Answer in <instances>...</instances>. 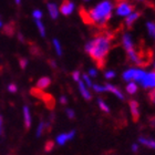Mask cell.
<instances>
[{
    "label": "cell",
    "mask_w": 155,
    "mask_h": 155,
    "mask_svg": "<svg viewBox=\"0 0 155 155\" xmlns=\"http://www.w3.org/2000/svg\"><path fill=\"white\" fill-rule=\"evenodd\" d=\"M113 39V33L109 32L107 30L104 29L101 30L100 32H97L95 38L85 45V51L95 61L99 69L104 68L105 57H107L109 51H110Z\"/></svg>",
    "instance_id": "obj_1"
},
{
    "label": "cell",
    "mask_w": 155,
    "mask_h": 155,
    "mask_svg": "<svg viewBox=\"0 0 155 155\" xmlns=\"http://www.w3.org/2000/svg\"><path fill=\"white\" fill-rule=\"evenodd\" d=\"M112 8L113 6L110 1H103L90 10H87L84 7H80L79 12L84 23L90 26H95L99 29L103 30L105 29L107 21L111 18Z\"/></svg>",
    "instance_id": "obj_2"
},
{
    "label": "cell",
    "mask_w": 155,
    "mask_h": 155,
    "mask_svg": "<svg viewBox=\"0 0 155 155\" xmlns=\"http://www.w3.org/2000/svg\"><path fill=\"white\" fill-rule=\"evenodd\" d=\"M135 6L129 2H117L116 3V12L119 16H130L133 12Z\"/></svg>",
    "instance_id": "obj_3"
},
{
    "label": "cell",
    "mask_w": 155,
    "mask_h": 155,
    "mask_svg": "<svg viewBox=\"0 0 155 155\" xmlns=\"http://www.w3.org/2000/svg\"><path fill=\"white\" fill-rule=\"evenodd\" d=\"M143 87L149 89V87H154L155 89V71L150 72L149 74H146L145 79L141 82Z\"/></svg>",
    "instance_id": "obj_4"
},
{
    "label": "cell",
    "mask_w": 155,
    "mask_h": 155,
    "mask_svg": "<svg viewBox=\"0 0 155 155\" xmlns=\"http://www.w3.org/2000/svg\"><path fill=\"white\" fill-rule=\"evenodd\" d=\"M73 9H74V5L71 1H63L61 7H60V11L64 16H69L73 11Z\"/></svg>",
    "instance_id": "obj_5"
},
{
    "label": "cell",
    "mask_w": 155,
    "mask_h": 155,
    "mask_svg": "<svg viewBox=\"0 0 155 155\" xmlns=\"http://www.w3.org/2000/svg\"><path fill=\"white\" fill-rule=\"evenodd\" d=\"M130 109H131V114H132L133 121L136 122L140 117V111H139V103L134 100L130 101Z\"/></svg>",
    "instance_id": "obj_6"
},
{
    "label": "cell",
    "mask_w": 155,
    "mask_h": 155,
    "mask_svg": "<svg viewBox=\"0 0 155 155\" xmlns=\"http://www.w3.org/2000/svg\"><path fill=\"white\" fill-rule=\"evenodd\" d=\"M41 100L45 102V107H48V109H50V110H52L53 107H54V104H55V101L54 99H53V97H52L51 94L49 93H43V95H42Z\"/></svg>",
    "instance_id": "obj_7"
},
{
    "label": "cell",
    "mask_w": 155,
    "mask_h": 155,
    "mask_svg": "<svg viewBox=\"0 0 155 155\" xmlns=\"http://www.w3.org/2000/svg\"><path fill=\"white\" fill-rule=\"evenodd\" d=\"M73 136H74V131H71L70 133H67V134H61V135L58 136L57 142H58L60 145H63L68 140H71Z\"/></svg>",
    "instance_id": "obj_8"
},
{
    "label": "cell",
    "mask_w": 155,
    "mask_h": 155,
    "mask_svg": "<svg viewBox=\"0 0 155 155\" xmlns=\"http://www.w3.org/2000/svg\"><path fill=\"white\" fill-rule=\"evenodd\" d=\"M140 16H141V12H132L130 16L126 17L125 23H126V26H127V28H131L132 25L135 22L136 19H137Z\"/></svg>",
    "instance_id": "obj_9"
},
{
    "label": "cell",
    "mask_w": 155,
    "mask_h": 155,
    "mask_svg": "<svg viewBox=\"0 0 155 155\" xmlns=\"http://www.w3.org/2000/svg\"><path fill=\"white\" fill-rule=\"evenodd\" d=\"M122 43H123V47L125 48L126 51H129L131 49H133V43H132V40H131V37L129 35H124L122 38Z\"/></svg>",
    "instance_id": "obj_10"
},
{
    "label": "cell",
    "mask_w": 155,
    "mask_h": 155,
    "mask_svg": "<svg viewBox=\"0 0 155 155\" xmlns=\"http://www.w3.org/2000/svg\"><path fill=\"white\" fill-rule=\"evenodd\" d=\"M51 83V80L49 79V78L45 77V78H41L40 80L38 81V83H37V87L42 90V89H45V87H48Z\"/></svg>",
    "instance_id": "obj_11"
},
{
    "label": "cell",
    "mask_w": 155,
    "mask_h": 155,
    "mask_svg": "<svg viewBox=\"0 0 155 155\" xmlns=\"http://www.w3.org/2000/svg\"><path fill=\"white\" fill-rule=\"evenodd\" d=\"M104 89H105V91H110V92H112V93H114L117 97H120V99H124V95H123L122 93H121V91L119 90V89H116L115 87H113V85H111V84H107L105 87H104Z\"/></svg>",
    "instance_id": "obj_12"
},
{
    "label": "cell",
    "mask_w": 155,
    "mask_h": 155,
    "mask_svg": "<svg viewBox=\"0 0 155 155\" xmlns=\"http://www.w3.org/2000/svg\"><path fill=\"white\" fill-rule=\"evenodd\" d=\"M2 32L8 37L13 36V33H15V23L10 22V23H8V25H6V26L3 27Z\"/></svg>",
    "instance_id": "obj_13"
},
{
    "label": "cell",
    "mask_w": 155,
    "mask_h": 155,
    "mask_svg": "<svg viewBox=\"0 0 155 155\" xmlns=\"http://www.w3.org/2000/svg\"><path fill=\"white\" fill-rule=\"evenodd\" d=\"M23 114H25V126L28 130L30 127V125H31V116H30L29 109L27 107H23Z\"/></svg>",
    "instance_id": "obj_14"
},
{
    "label": "cell",
    "mask_w": 155,
    "mask_h": 155,
    "mask_svg": "<svg viewBox=\"0 0 155 155\" xmlns=\"http://www.w3.org/2000/svg\"><path fill=\"white\" fill-rule=\"evenodd\" d=\"M79 89H80L81 93H82V95H83L84 99H87V100H91V99H92L91 94L89 93V91L85 89V87H84V83L82 82V81H79Z\"/></svg>",
    "instance_id": "obj_15"
},
{
    "label": "cell",
    "mask_w": 155,
    "mask_h": 155,
    "mask_svg": "<svg viewBox=\"0 0 155 155\" xmlns=\"http://www.w3.org/2000/svg\"><path fill=\"white\" fill-rule=\"evenodd\" d=\"M146 77V73L143 70H135V73H134V78L133 80L137 81V82H142Z\"/></svg>",
    "instance_id": "obj_16"
},
{
    "label": "cell",
    "mask_w": 155,
    "mask_h": 155,
    "mask_svg": "<svg viewBox=\"0 0 155 155\" xmlns=\"http://www.w3.org/2000/svg\"><path fill=\"white\" fill-rule=\"evenodd\" d=\"M48 9H49V12H50L51 18L57 19V17H58V8H57V6H55L54 3H49Z\"/></svg>",
    "instance_id": "obj_17"
},
{
    "label": "cell",
    "mask_w": 155,
    "mask_h": 155,
    "mask_svg": "<svg viewBox=\"0 0 155 155\" xmlns=\"http://www.w3.org/2000/svg\"><path fill=\"white\" fill-rule=\"evenodd\" d=\"M139 141H140V143H142L143 145L149 146V147H151V149L155 150V141H153V140L145 139V137H140Z\"/></svg>",
    "instance_id": "obj_18"
},
{
    "label": "cell",
    "mask_w": 155,
    "mask_h": 155,
    "mask_svg": "<svg viewBox=\"0 0 155 155\" xmlns=\"http://www.w3.org/2000/svg\"><path fill=\"white\" fill-rule=\"evenodd\" d=\"M135 70L136 69H130L127 71H125L123 73V79L125 81H131L133 80V78H134V73H135Z\"/></svg>",
    "instance_id": "obj_19"
},
{
    "label": "cell",
    "mask_w": 155,
    "mask_h": 155,
    "mask_svg": "<svg viewBox=\"0 0 155 155\" xmlns=\"http://www.w3.org/2000/svg\"><path fill=\"white\" fill-rule=\"evenodd\" d=\"M30 93H31V95H33L35 97L41 100V97H42V95H43L45 92H43L42 90H40V89H38V87H32L31 91H30Z\"/></svg>",
    "instance_id": "obj_20"
},
{
    "label": "cell",
    "mask_w": 155,
    "mask_h": 155,
    "mask_svg": "<svg viewBox=\"0 0 155 155\" xmlns=\"http://www.w3.org/2000/svg\"><path fill=\"white\" fill-rule=\"evenodd\" d=\"M126 91H127V93H130V94H134L136 91H137V85H136L135 83L131 82V83L127 84V87H126Z\"/></svg>",
    "instance_id": "obj_21"
},
{
    "label": "cell",
    "mask_w": 155,
    "mask_h": 155,
    "mask_svg": "<svg viewBox=\"0 0 155 155\" xmlns=\"http://www.w3.org/2000/svg\"><path fill=\"white\" fill-rule=\"evenodd\" d=\"M146 27H147V30H149V35L152 37V38L155 39V23L154 22H147Z\"/></svg>",
    "instance_id": "obj_22"
},
{
    "label": "cell",
    "mask_w": 155,
    "mask_h": 155,
    "mask_svg": "<svg viewBox=\"0 0 155 155\" xmlns=\"http://www.w3.org/2000/svg\"><path fill=\"white\" fill-rule=\"evenodd\" d=\"M99 105H100V107H101V110L102 111H104V112H109L110 111V109H109V107H107V104L104 103V101L102 100V99H99Z\"/></svg>",
    "instance_id": "obj_23"
},
{
    "label": "cell",
    "mask_w": 155,
    "mask_h": 155,
    "mask_svg": "<svg viewBox=\"0 0 155 155\" xmlns=\"http://www.w3.org/2000/svg\"><path fill=\"white\" fill-rule=\"evenodd\" d=\"M53 45H54L55 47V50H57V53H58L59 55L62 54V50H61V45H60V43H59V41L57 40V39H54L53 40Z\"/></svg>",
    "instance_id": "obj_24"
},
{
    "label": "cell",
    "mask_w": 155,
    "mask_h": 155,
    "mask_svg": "<svg viewBox=\"0 0 155 155\" xmlns=\"http://www.w3.org/2000/svg\"><path fill=\"white\" fill-rule=\"evenodd\" d=\"M37 26H38V29H39V31H40V35H41L42 37H45V27H43V25L41 23V21L37 20Z\"/></svg>",
    "instance_id": "obj_25"
},
{
    "label": "cell",
    "mask_w": 155,
    "mask_h": 155,
    "mask_svg": "<svg viewBox=\"0 0 155 155\" xmlns=\"http://www.w3.org/2000/svg\"><path fill=\"white\" fill-rule=\"evenodd\" d=\"M53 146H54V142H53V141H48V142L45 143V150L47 151V152H50V151H52Z\"/></svg>",
    "instance_id": "obj_26"
},
{
    "label": "cell",
    "mask_w": 155,
    "mask_h": 155,
    "mask_svg": "<svg viewBox=\"0 0 155 155\" xmlns=\"http://www.w3.org/2000/svg\"><path fill=\"white\" fill-rule=\"evenodd\" d=\"M45 123L43 122H41L40 123V125H39V127H38V131H37V135L38 136H40L42 134V131H43V129H45Z\"/></svg>",
    "instance_id": "obj_27"
},
{
    "label": "cell",
    "mask_w": 155,
    "mask_h": 155,
    "mask_svg": "<svg viewBox=\"0 0 155 155\" xmlns=\"http://www.w3.org/2000/svg\"><path fill=\"white\" fill-rule=\"evenodd\" d=\"M41 17H42V13L40 10H35V11H33V18H35V19L39 20Z\"/></svg>",
    "instance_id": "obj_28"
},
{
    "label": "cell",
    "mask_w": 155,
    "mask_h": 155,
    "mask_svg": "<svg viewBox=\"0 0 155 155\" xmlns=\"http://www.w3.org/2000/svg\"><path fill=\"white\" fill-rule=\"evenodd\" d=\"M27 59H23V58H20L19 59V64L20 67H21V69H25L26 68V65H27Z\"/></svg>",
    "instance_id": "obj_29"
},
{
    "label": "cell",
    "mask_w": 155,
    "mask_h": 155,
    "mask_svg": "<svg viewBox=\"0 0 155 155\" xmlns=\"http://www.w3.org/2000/svg\"><path fill=\"white\" fill-rule=\"evenodd\" d=\"M149 97H150V100L152 101V103L155 104V89H153V90L150 92Z\"/></svg>",
    "instance_id": "obj_30"
},
{
    "label": "cell",
    "mask_w": 155,
    "mask_h": 155,
    "mask_svg": "<svg viewBox=\"0 0 155 155\" xmlns=\"http://www.w3.org/2000/svg\"><path fill=\"white\" fill-rule=\"evenodd\" d=\"M93 89L95 91H97V92H104V91H105L104 87H101V85H97V84H95V85H93Z\"/></svg>",
    "instance_id": "obj_31"
},
{
    "label": "cell",
    "mask_w": 155,
    "mask_h": 155,
    "mask_svg": "<svg viewBox=\"0 0 155 155\" xmlns=\"http://www.w3.org/2000/svg\"><path fill=\"white\" fill-rule=\"evenodd\" d=\"M83 80L87 82V84L89 85V87H92V82H91L90 78L87 77V74H83Z\"/></svg>",
    "instance_id": "obj_32"
},
{
    "label": "cell",
    "mask_w": 155,
    "mask_h": 155,
    "mask_svg": "<svg viewBox=\"0 0 155 155\" xmlns=\"http://www.w3.org/2000/svg\"><path fill=\"white\" fill-rule=\"evenodd\" d=\"M115 77V73H114L113 71H107V73H105V78L107 79H112V78Z\"/></svg>",
    "instance_id": "obj_33"
},
{
    "label": "cell",
    "mask_w": 155,
    "mask_h": 155,
    "mask_svg": "<svg viewBox=\"0 0 155 155\" xmlns=\"http://www.w3.org/2000/svg\"><path fill=\"white\" fill-rule=\"evenodd\" d=\"M72 77H73V79H74L75 81H80V73L78 71H75V72H73V74H72Z\"/></svg>",
    "instance_id": "obj_34"
},
{
    "label": "cell",
    "mask_w": 155,
    "mask_h": 155,
    "mask_svg": "<svg viewBox=\"0 0 155 155\" xmlns=\"http://www.w3.org/2000/svg\"><path fill=\"white\" fill-rule=\"evenodd\" d=\"M10 92H17V85L16 84H10L9 87H8Z\"/></svg>",
    "instance_id": "obj_35"
},
{
    "label": "cell",
    "mask_w": 155,
    "mask_h": 155,
    "mask_svg": "<svg viewBox=\"0 0 155 155\" xmlns=\"http://www.w3.org/2000/svg\"><path fill=\"white\" fill-rule=\"evenodd\" d=\"M67 114H68V116L70 117V119H73V117H74V112H73L72 110H70V109L67 110Z\"/></svg>",
    "instance_id": "obj_36"
},
{
    "label": "cell",
    "mask_w": 155,
    "mask_h": 155,
    "mask_svg": "<svg viewBox=\"0 0 155 155\" xmlns=\"http://www.w3.org/2000/svg\"><path fill=\"white\" fill-rule=\"evenodd\" d=\"M38 52H40V50H39L37 47H32V48H31V53H33V54H38Z\"/></svg>",
    "instance_id": "obj_37"
},
{
    "label": "cell",
    "mask_w": 155,
    "mask_h": 155,
    "mask_svg": "<svg viewBox=\"0 0 155 155\" xmlns=\"http://www.w3.org/2000/svg\"><path fill=\"white\" fill-rule=\"evenodd\" d=\"M89 73H90L92 77H95V75H97V71H95V70H93V69H91L90 71H89Z\"/></svg>",
    "instance_id": "obj_38"
},
{
    "label": "cell",
    "mask_w": 155,
    "mask_h": 155,
    "mask_svg": "<svg viewBox=\"0 0 155 155\" xmlns=\"http://www.w3.org/2000/svg\"><path fill=\"white\" fill-rule=\"evenodd\" d=\"M137 150H139V147H137V145H136V144H134V145L132 146V151L133 152H137Z\"/></svg>",
    "instance_id": "obj_39"
},
{
    "label": "cell",
    "mask_w": 155,
    "mask_h": 155,
    "mask_svg": "<svg viewBox=\"0 0 155 155\" xmlns=\"http://www.w3.org/2000/svg\"><path fill=\"white\" fill-rule=\"evenodd\" d=\"M2 133V117L0 116V134Z\"/></svg>",
    "instance_id": "obj_40"
},
{
    "label": "cell",
    "mask_w": 155,
    "mask_h": 155,
    "mask_svg": "<svg viewBox=\"0 0 155 155\" xmlns=\"http://www.w3.org/2000/svg\"><path fill=\"white\" fill-rule=\"evenodd\" d=\"M60 101H61V103H62V104H65V103H67V99H65V97H61Z\"/></svg>",
    "instance_id": "obj_41"
},
{
    "label": "cell",
    "mask_w": 155,
    "mask_h": 155,
    "mask_svg": "<svg viewBox=\"0 0 155 155\" xmlns=\"http://www.w3.org/2000/svg\"><path fill=\"white\" fill-rule=\"evenodd\" d=\"M49 63L51 64V67L52 68H55V62L53 61V60H49Z\"/></svg>",
    "instance_id": "obj_42"
},
{
    "label": "cell",
    "mask_w": 155,
    "mask_h": 155,
    "mask_svg": "<svg viewBox=\"0 0 155 155\" xmlns=\"http://www.w3.org/2000/svg\"><path fill=\"white\" fill-rule=\"evenodd\" d=\"M19 40H21V41H23V37L21 36V35H19Z\"/></svg>",
    "instance_id": "obj_43"
},
{
    "label": "cell",
    "mask_w": 155,
    "mask_h": 155,
    "mask_svg": "<svg viewBox=\"0 0 155 155\" xmlns=\"http://www.w3.org/2000/svg\"><path fill=\"white\" fill-rule=\"evenodd\" d=\"M1 26H2V23H1V21H0V27H1Z\"/></svg>",
    "instance_id": "obj_44"
}]
</instances>
